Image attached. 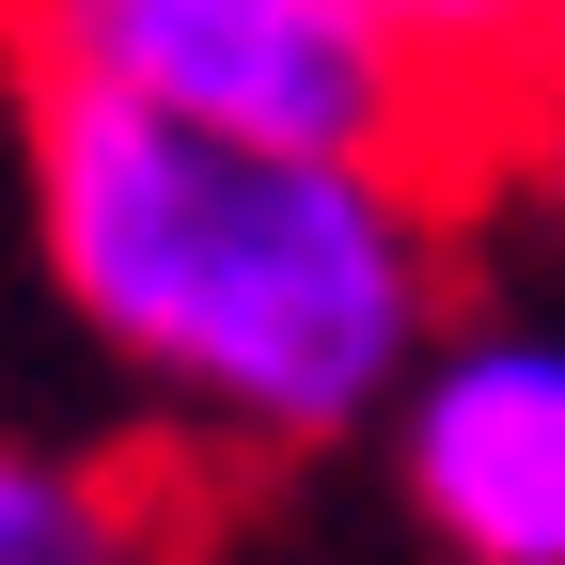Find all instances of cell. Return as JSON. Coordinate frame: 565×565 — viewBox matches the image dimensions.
<instances>
[{"label": "cell", "instance_id": "1", "mask_svg": "<svg viewBox=\"0 0 565 565\" xmlns=\"http://www.w3.org/2000/svg\"><path fill=\"white\" fill-rule=\"evenodd\" d=\"M32 189L63 299L110 330V362L252 440H362L440 315L424 173L377 158H282L110 95H32Z\"/></svg>", "mask_w": 565, "mask_h": 565}, {"label": "cell", "instance_id": "2", "mask_svg": "<svg viewBox=\"0 0 565 565\" xmlns=\"http://www.w3.org/2000/svg\"><path fill=\"white\" fill-rule=\"evenodd\" d=\"M32 95H110L204 141H282V158H377L424 173L456 110L345 17V0H0Z\"/></svg>", "mask_w": 565, "mask_h": 565}, {"label": "cell", "instance_id": "3", "mask_svg": "<svg viewBox=\"0 0 565 565\" xmlns=\"http://www.w3.org/2000/svg\"><path fill=\"white\" fill-rule=\"evenodd\" d=\"M393 471L456 565H565V345L550 330L408 345Z\"/></svg>", "mask_w": 565, "mask_h": 565}, {"label": "cell", "instance_id": "4", "mask_svg": "<svg viewBox=\"0 0 565 565\" xmlns=\"http://www.w3.org/2000/svg\"><path fill=\"white\" fill-rule=\"evenodd\" d=\"M345 17L456 110V95H487V79H534V47H550L565 0H345Z\"/></svg>", "mask_w": 565, "mask_h": 565}, {"label": "cell", "instance_id": "5", "mask_svg": "<svg viewBox=\"0 0 565 565\" xmlns=\"http://www.w3.org/2000/svg\"><path fill=\"white\" fill-rule=\"evenodd\" d=\"M0 565H110V503L63 456H17V440H0Z\"/></svg>", "mask_w": 565, "mask_h": 565}]
</instances>
